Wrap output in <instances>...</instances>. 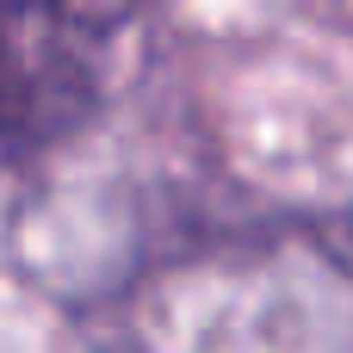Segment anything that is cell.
Segmentation results:
<instances>
[{
  "instance_id": "obj_1",
  "label": "cell",
  "mask_w": 353,
  "mask_h": 353,
  "mask_svg": "<svg viewBox=\"0 0 353 353\" xmlns=\"http://www.w3.org/2000/svg\"><path fill=\"white\" fill-rule=\"evenodd\" d=\"M130 6L137 0H0V143L37 149L93 112Z\"/></svg>"
}]
</instances>
